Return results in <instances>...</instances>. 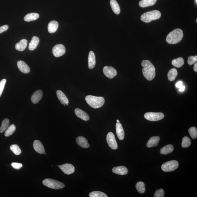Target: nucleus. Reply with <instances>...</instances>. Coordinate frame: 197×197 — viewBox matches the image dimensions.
Segmentation results:
<instances>
[{
	"label": "nucleus",
	"mask_w": 197,
	"mask_h": 197,
	"mask_svg": "<svg viewBox=\"0 0 197 197\" xmlns=\"http://www.w3.org/2000/svg\"><path fill=\"white\" fill-rule=\"evenodd\" d=\"M157 1V0H141L139 2V5L143 8L152 6L155 4Z\"/></svg>",
	"instance_id": "obj_26"
},
{
	"label": "nucleus",
	"mask_w": 197,
	"mask_h": 197,
	"mask_svg": "<svg viewBox=\"0 0 197 197\" xmlns=\"http://www.w3.org/2000/svg\"><path fill=\"white\" fill-rule=\"evenodd\" d=\"M58 167L65 174H73L75 172V167L71 164H65L59 165Z\"/></svg>",
	"instance_id": "obj_11"
},
{
	"label": "nucleus",
	"mask_w": 197,
	"mask_h": 197,
	"mask_svg": "<svg viewBox=\"0 0 197 197\" xmlns=\"http://www.w3.org/2000/svg\"><path fill=\"white\" fill-rule=\"evenodd\" d=\"M195 3H196V4H197V0H195Z\"/></svg>",
	"instance_id": "obj_47"
},
{
	"label": "nucleus",
	"mask_w": 197,
	"mask_h": 197,
	"mask_svg": "<svg viewBox=\"0 0 197 197\" xmlns=\"http://www.w3.org/2000/svg\"><path fill=\"white\" fill-rule=\"evenodd\" d=\"M197 61V56H189L188 60V63L189 65H192Z\"/></svg>",
	"instance_id": "obj_38"
},
{
	"label": "nucleus",
	"mask_w": 197,
	"mask_h": 197,
	"mask_svg": "<svg viewBox=\"0 0 197 197\" xmlns=\"http://www.w3.org/2000/svg\"><path fill=\"white\" fill-rule=\"evenodd\" d=\"M58 23L56 21H53L50 22L48 25V30L50 33H53L56 32L58 28Z\"/></svg>",
	"instance_id": "obj_23"
},
{
	"label": "nucleus",
	"mask_w": 197,
	"mask_h": 197,
	"mask_svg": "<svg viewBox=\"0 0 197 197\" xmlns=\"http://www.w3.org/2000/svg\"><path fill=\"white\" fill-rule=\"evenodd\" d=\"M9 28V26L7 25H4L0 27V34L3 32H5Z\"/></svg>",
	"instance_id": "obj_42"
},
{
	"label": "nucleus",
	"mask_w": 197,
	"mask_h": 197,
	"mask_svg": "<svg viewBox=\"0 0 197 197\" xmlns=\"http://www.w3.org/2000/svg\"><path fill=\"white\" fill-rule=\"evenodd\" d=\"M143 67L142 73L147 80L151 81L155 78L156 69L151 62L148 60H143L141 63Z\"/></svg>",
	"instance_id": "obj_1"
},
{
	"label": "nucleus",
	"mask_w": 197,
	"mask_h": 197,
	"mask_svg": "<svg viewBox=\"0 0 197 197\" xmlns=\"http://www.w3.org/2000/svg\"><path fill=\"white\" fill-rule=\"evenodd\" d=\"M57 95L59 100L62 104L67 105L69 106V100L67 97L65 95L63 92L60 91V90H58L57 91Z\"/></svg>",
	"instance_id": "obj_15"
},
{
	"label": "nucleus",
	"mask_w": 197,
	"mask_h": 197,
	"mask_svg": "<svg viewBox=\"0 0 197 197\" xmlns=\"http://www.w3.org/2000/svg\"><path fill=\"white\" fill-rule=\"evenodd\" d=\"M183 82H181V81H180V82H178L176 84V87L178 88H180L182 85H183Z\"/></svg>",
	"instance_id": "obj_43"
},
{
	"label": "nucleus",
	"mask_w": 197,
	"mask_h": 197,
	"mask_svg": "<svg viewBox=\"0 0 197 197\" xmlns=\"http://www.w3.org/2000/svg\"><path fill=\"white\" fill-rule=\"evenodd\" d=\"M18 69L21 72L24 73H28L30 71V68L29 66L23 61L20 60L17 62Z\"/></svg>",
	"instance_id": "obj_14"
},
{
	"label": "nucleus",
	"mask_w": 197,
	"mask_h": 197,
	"mask_svg": "<svg viewBox=\"0 0 197 197\" xmlns=\"http://www.w3.org/2000/svg\"><path fill=\"white\" fill-rule=\"evenodd\" d=\"M33 146L35 150L38 153L41 154H46L45 149L43 145L40 141L37 140L35 141L33 144Z\"/></svg>",
	"instance_id": "obj_12"
},
{
	"label": "nucleus",
	"mask_w": 197,
	"mask_h": 197,
	"mask_svg": "<svg viewBox=\"0 0 197 197\" xmlns=\"http://www.w3.org/2000/svg\"><path fill=\"white\" fill-rule=\"evenodd\" d=\"M194 70L196 72H197V63H196L195 64L194 67Z\"/></svg>",
	"instance_id": "obj_45"
},
{
	"label": "nucleus",
	"mask_w": 197,
	"mask_h": 197,
	"mask_svg": "<svg viewBox=\"0 0 197 197\" xmlns=\"http://www.w3.org/2000/svg\"><path fill=\"white\" fill-rule=\"evenodd\" d=\"M161 16V13L160 11L153 10L143 14L141 16V19L144 23H149L154 20L159 19Z\"/></svg>",
	"instance_id": "obj_4"
},
{
	"label": "nucleus",
	"mask_w": 197,
	"mask_h": 197,
	"mask_svg": "<svg viewBox=\"0 0 197 197\" xmlns=\"http://www.w3.org/2000/svg\"><path fill=\"white\" fill-rule=\"evenodd\" d=\"M174 150V147L172 145H166L162 148L160 150V153L164 155L171 153Z\"/></svg>",
	"instance_id": "obj_25"
},
{
	"label": "nucleus",
	"mask_w": 197,
	"mask_h": 197,
	"mask_svg": "<svg viewBox=\"0 0 197 197\" xmlns=\"http://www.w3.org/2000/svg\"><path fill=\"white\" fill-rule=\"evenodd\" d=\"M90 197H108L107 195L105 193L100 192V191H93L89 195Z\"/></svg>",
	"instance_id": "obj_34"
},
{
	"label": "nucleus",
	"mask_w": 197,
	"mask_h": 197,
	"mask_svg": "<svg viewBox=\"0 0 197 197\" xmlns=\"http://www.w3.org/2000/svg\"><path fill=\"white\" fill-rule=\"evenodd\" d=\"M11 165L14 169L17 170L21 169L23 166L22 164L17 163H12L11 164Z\"/></svg>",
	"instance_id": "obj_41"
},
{
	"label": "nucleus",
	"mask_w": 197,
	"mask_h": 197,
	"mask_svg": "<svg viewBox=\"0 0 197 197\" xmlns=\"http://www.w3.org/2000/svg\"><path fill=\"white\" fill-rule=\"evenodd\" d=\"M160 140V137L158 136L151 137L146 144L148 148L155 147L157 146Z\"/></svg>",
	"instance_id": "obj_21"
},
{
	"label": "nucleus",
	"mask_w": 197,
	"mask_h": 197,
	"mask_svg": "<svg viewBox=\"0 0 197 197\" xmlns=\"http://www.w3.org/2000/svg\"><path fill=\"white\" fill-rule=\"evenodd\" d=\"M65 47L62 44H58L54 46L52 49L53 54L56 58L62 56L65 54Z\"/></svg>",
	"instance_id": "obj_9"
},
{
	"label": "nucleus",
	"mask_w": 197,
	"mask_h": 197,
	"mask_svg": "<svg viewBox=\"0 0 197 197\" xmlns=\"http://www.w3.org/2000/svg\"><path fill=\"white\" fill-rule=\"evenodd\" d=\"M178 71L175 69H172L169 71L167 74L168 80L170 81H174L177 76Z\"/></svg>",
	"instance_id": "obj_29"
},
{
	"label": "nucleus",
	"mask_w": 197,
	"mask_h": 197,
	"mask_svg": "<svg viewBox=\"0 0 197 197\" xmlns=\"http://www.w3.org/2000/svg\"><path fill=\"white\" fill-rule=\"evenodd\" d=\"M188 132L192 139H196L197 137V130L195 127H192L189 128Z\"/></svg>",
	"instance_id": "obj_37"
},
{
	"label": "nucleus",
	"mask_w": 197,
	"mask_h": 197,
	"mask_svg": "<svg viewBox=\"0 0 197 197\" xmlns=\"http://www.w3.org/2000/svg\"><path fill=\"white\" fill-rule=\"evenodd\" d=\"M42 183L45 186L53 189H59L63 188L65 187V185L63 183L50 178L44 180Z\"/></svg>",
	"instance_id": "obj_5"
},
{
	"label": "nucleus",
	"mask_w": 197,
	"mask_h": 197,
	"mask_svg": "<svg viewBox=\"0 0 197 197\" xmlns=\"http://www.w3.org/2000/svg\"><path fill=\"white\" fill-rule=\"evenodd\" d=\"M43 95L41 90H38L33 94L31 97V100L33 104H37L41 99Z\"/></svg>",
	"instance_id": "obj_17"
},
{
	"label": "nucleus",
	"mask_w": 197,
	"mask_h": 197,
	"mask_svg": "<svg viewBox=\"0 0 197 197\" xmlns=\"http://www.w3.org/2000/svg\"><path fill=\"white\" fill-rule=\"evenodd\" d=\"M103 72L104 75L109 79L113 78L117 74L116 70L114 68L108 66L104 67L103 69Z\"/></svg>",
	"instance_id": "obj_10"
},
{
	"label": "nucleus",
	"mask_w": 197,
	"mask_h": 197,
	"mask_svg": "<svg viewBox=\"0 0 197 197\" xmlns=\"http://www.w3.org/2000/svg\"><path fill=\"white\" fill-rule=\"evenodd\" d=\"M185 86L183 85H182L181 87L179 88V91H183L185 90Z\"/></svg>",
	"instance_id": "obj_44"
},
{
	"label": "nucleus",
	"mask_w": 197,
	"mask_h": 197,
	"mask_svg": "<svg viewBox=\"0 0 197 197\" xmlns=\"http://www.w3.org/2000/svg\"><path fill=\"white\" fill-rule=\"evenodd\" d=\"M112 171L114 174L121 175H126L128 172V168L123 166L114 167L112 169Z\"/></svg>",
	"instance_id": "obj_13"
},
{
	"label": "nucleus",
	"mask_w": 197,
	"mask_h": 197,
	"mask_svg": "<svg viewBox=\"0 0 197 197\" xmlns=\"http://www.w3.org/2000/svg\"><path fill=\"white\" fill-rule=\"evenodd\" d=\"M27 41L26 40L23 39L21 40L16 44V49L17 51H23L25 50L27 47Z\"/></svg>",
	"instance_id": "obj_24"
},
{
	"label": "nucleus",
	"mask_w": 197,
	"mask_h": 197,
	"mask_svg": "<svg viewBox=\"0 0 197 197\" xmlns=\"http://www.w3.org/2000/svg\"><path fill=\"white\" fill-rule=\"evenodd\" d=\"M16 130V127L14 124H12L9 126L5 130V137H8L12 135L14 133Z\"/></svg>",
	"instance_id": "obj_31"
},
{
	"label": "nucleus",
	"mask_w": 197,
	"mask_h": 197,
	"mask_svg": "<svg viewBox=\"0 0 197 197\" xmlns=\"http://www.w3.org/2000/svg\"><path fill=\"white\" fill-rule=\"evenodd\" d=\"M135 187L138 192L140 194H144L146 189H145V185L143 182H138L136 184Z\"/></svg>",
	"instance_id": "obj_32"
},
{
	"label": "nucleus",
	"mask_w": 197,
	"mask_h": 197,
	"mask_svg": "<svg viewBox=\"0 0 197 197\" xmlns=\"http://www.w3.org/2000/svg\"><path fill=\"white\" fill-rule=\"evenodd\" d=\"M117 122H119V121L118 120H117Z\"/></svg>",
	"instance_id": "obj_46"
},
{
	"label": "nucleus",
	"mask_w": 197,
	"mask_h": 197,
	"mask_svg": "<svg viewBox=\"0 0 197 197\" xmlns=\"http://www.w3.org/2000/svg\"><path fill=\"white\" fill-rule=\"evenodd\" d=\"M116 128L118 137L120 140H122L124 139L125 132L122 125L121 123L117 122L116 125Z\"/></svg>",
	"instance_id": "obj_19"
},
{
	"label": "nucleus",
	"mask_w": 197,
	"mask_h": 197,
	"mask_svg": "<svg viewBox=\"0 0 197 197\" xmlns=\"http://www.w3.org/2000/svg\"><path fill=\"white\" fill-rule=\"evenodd\" d=\"M145 118L151 121H157L163 119L164 117V114L162 113L148 112L145 114Z\"/></svg>",
	"instance_id": "obj_7"
},
{
	"label": "nucleus",
	"mask_w": 197,
	"mask_h": 197,
	"mask_svg": "<svg viewBox=\"0 0 197 197\" xmlns=\"http://www.w3.org/2000/svg\"><path fill=\"white\" fill-rule=\"evenodd\" d=\"M9 120L8 119H5L3 120L2 122L1 126L0 128V132L3 133V132L5 131V130L8 128L9 125Z\"/></svg>",
	"instance_id": "obj_33"
},
{
	"label": "nucleus",
	"mask_w": 197,
	"mask_h": 197,
	"mask_svg": "<svg viewBox=\"0 0 197 197\" xmlns=\"http://www.w3.org/2000/svg\"><path fill=\"white\" fill-rule=\"evenodd\" d=\"M191 145V140L188 137H185L183 138L182 141V146L184 148H188Z\"/></svg>",
	"instance_id": "obj_36"
},
{
	"label": "nucleus",
	"mask_w": 197,
	"mask_h": 197,
	"mask_svg": "<svg viewBox=\"0 0 197 197\" xmlns=\"http://www.w3.org/2000/svg\"><path fill=\"white\" fill-rule=\"evenodd\" d=\"M110 5L112 10L115 14L118 15L121 12L120 8L116 0H111L110 2Z\"/></svg>",
	"instance_id": "obj_27"
},
{
	"label": "nucleus",
	"mask_w": 197,
	"mask_h": 197,
	"mask_svg": "<svg viewBox=\"0 0 197 197\" xmlns=\"http://www.w3.org/2000/svg\"><path fill=\"white\" fill-rule=\"evenodd\" d=\"M178 163L176 160H172L164 163L161 166L162 170L165 172L174 171L178 168Z\"/></svg>",
	"instance_id": "obj_6"
},
{
	"label": "nucleus",
	"mask_w": 197,
	"mask_h": 197,
	"mask_svg": "<svg viewBox=\"0 0 197 197\" xmlns=\"http://www.w3.org/2000/svg\"><path fill=\"white\" fill-rule=\"evenodd\" d=\"M183 36V31L180 29H176L167 35L166 40L169 44H176L181 41Z\"/></svg>",
	"instance_id": "obj_2"
},
{
	"label": "nucleus",
	"mask_w": 197,
	"mask_h": 197,
	"mask_svg": "<svg viewBox=\"0 0 197 197\" xmlns=\"http://www.w3.org/2000/svg\"><path fill=\"white\" fill-rule=\"evenodd\" d=\"M11 151L16 155H19L21 153V150L17 145L14 144L10 146Z\"/></svg>",
	"instance_id": "obj_35"
},
{
	"label": "nucleus",
	"mask_w": 197,
	"mask_h": 197,
	"mask_svg": "<svg viewBox=\"0 0 197 197\" xmlns=\"http://www.w3.org/2000/svg\"><path fill=\"white\" fill-rule=\"evenodd\" d=\"M185 61L182 58H179L172 60V64L174 67L177 68H180L184 65Z\"/></svg>",
	"instance_id": "obj_30"
},
{
	"label": "nucleus",
	"mask_w": 197,
	"mask_h": 197,
	"mask_svg": "<svg viewBox=\"0 0 197 197\" xmlns=\"http://www.w3.org/2000/svg\"><path fill=\"white\" fill-rule=\"evenodd\" d=\"M76 139L77 143L79 146L84 148H89L90 145L88 144V141L85 138L82 136H79L76 138Z\"/></svg>",
	"instance_id": "obj_18"
},
{
	"label": "nucleus",
	"mask_w": 197,
	"mask_h": 197,
	"mask_svg": "<svg viewBox=\"0 0 197 197\" xmlns=\"http://www.w3.org/2000/svg\"><path fill=\"white\" fill-rule=\"evenodd\" d=\"M39 17V14L37 13H31L25 16L24 19L26 22H30L37 19Z\"/></svg>",
	"instance_id": "obj_28"
},
{
	"label": "nucleus",
	"mask_w": 197,
	"mask_h": 197,
	"mask_svg": "<svg viewBox=\"0 0 197 197\" xmlns=\"http://www.w3.org/2000/svg\"><path fill=\"white\" fill-rule=\"evenodd\" d=\"M165 192L163 189H160L156 191L154 195L155 197H164V196Z\"/></svg>",
	"instance_id": "obj_39"
},
{
	"label": "nucleus",
	"mask_w": 197,
	"mask_h": 197,
	"mask_svg": "<svg viewBox=\"0 0 197 197\" xmlns=\"http://www.w3.org/2000/svg\"><path fill=\"white\" fill-rule=\"evenodd\" d=\"M40 39L37 37L34 36L29 43V49L30 51H33L35 49L39 44Z\"/></svg>",
	"instance_id": "obj_22"
},
{
	"label": "nucleus",
	"mask_w": 197,
	"mask_h": 197,
	"mask_svg": "<svg viewBox=\"0 0 197 197\" xmlns=\"http://www.w3.org/2000/svg\"><path fill=\"white\" fill-rule=\"evenodd\" d=\"M86 102L91 107L98 108L102 107L105 103L104 97L88 95L86 97Z\"/></svg>",
	"instance_id": "obj_3"
},
{
	"label": "nucleus",
	"mask_w": 197,
	"mask_h": 197,
	"mask_svg": "<svg viewBox=\"0 0 197 197\" xmlns=\"http://www.w3.org/2000/svg\"><path fill=\"white\" fill-rule=\"evenodd\" d=\"M107 142L108 146L112 150H116L118 149V145L114 135L112 132H109L107 135Z\"/></svg>",
	"instance_id": "obj_8"
},
{
	"label": "nucleus",
	"mask_w": 197,
	"mask_h": 197,
	"mask_svg": "<svg viewBox=\"0 0 197 197\" xmlns=\"http://www.w3.org/2000/svg\"><path fill=\"white\" fill-rule=\"evenodd\" d=\"M88 67L92 69L95 67L96 64V59L94 53L93 51H90L88 56Z\"/></svg>",
	"instance_id": "obj_20"
},
{
	"label": "nucleus",
	"mask_w": 197,
	"mask_h": 197,
	"mask_svg": "<svg viewBox=\"0 0 197 197\" xmlns=\"http://www.w3.org/2000/svg\"><path fill=\"white\" fill-rule=\"evenodd\" d=\"M75 114L77 116L85 121H87L90 119V117L88 114L82 110L76 108L75 110Z\"/></svg>",
	"instance_id": "obj_16"
},
{
	"label": "nucleus",
	"mask_w": 197,
	"mask_h": 197,
	"mask_svg": "<svg viewBox=\"0 0 197 197\" xmlns=\"http://www.w3.org/2000/svg\"><path fill=\"white\" fill-rule=\"evenodd\" d=\"M6 82V80L5 79H2L0 82V97H1Z\"/></svg>",
	"instance_id": "obj_40"
}]
</instances>
